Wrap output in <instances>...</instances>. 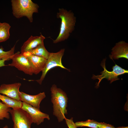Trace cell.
I'll list each match as a JSON object with an SVG mask.
<instances>
[{
  "label": "cell",
  "instance_id": "cell-19",
  "mask_svg": "<svg viewBox=\"0 0 128 128\" xmlns=\"http://www.w3.org/2000/svg\"><path fill=\"white\" fill-rule=\"evenodd\" d=\"M15 45L7 51H4L3 48L0 47V60L8 59H10V57L14 54Z\"/></svg>",
  "mask_w": 128,
  "mask_h": 128
},
{
  "label": "cell",
  "instance_id": "cell-18",
  "mask_svg": "<svg viewBox=\"0 0 128 128\" xmlns=\"http://www.w3.org/2000/svg\"><path fill=\"white\" fill-rule=\"evenodd\" d=\"M99 123L93 120L88 119L85 121L77 122L75 124L77 127H87L92 128H98Z\"/></svg>",
  "mask_w": 128,
  "mask_h": 128
},
{
  "label": "cell",
  "instance_id": "cell-11",
  "mask_svg": "<svg viewBox=\"0 0 128 128\" xmlns=\"http://www.w3.org/2000/svg\"><path fill=\"white\" fill-rule=\"evenodd\" d=\"M19 94L21 101L39 110L41 101L46 97L44 92L35 95H31L20 91Z\"/></svg>",
  "mask_w": 128,
  "mask_h": 128
},
{
  "label": "cell",
  "instance_id": "cell-6",
  "mask_svg": "<svg viewBox=\"0 0 128 128\" xmlns=\"http://www.w3.org/2000/svg\"><path fill=\"white\" fill-rule=\"evenodd\" d=\"M9 113L14 122L13 128H31L32 119L25 111L20 108L11 109Z\"/></svg>",
  "mask_w": 128,
  "mask_h": 128
},
{
  "label": "cell",
  "instance_id": "cell-22",
  "mask_svg": "<svg viewBox=\"0 0 128 128\" xmlns=\"http://www.w3.org/2000/svg\"><path fill=\"white\" fill-rule=\"evenodd\" d=\"M8 60L9 59H7L0 60V67L6 66L5 64V62Z\"/></svg>",
  "mask_w": 128,
  "mask_h": 128
},
{
  "label": "cell",
  "instance_id": "cell-24",
  "mask_svg": "<svg viewBox=\"0 0 128 128\" xmlns=\"http://www.w3.org/2000/svg\"><path fill=\"white\" fill-rule=\"evenodd\" d=\"M3 128H8V127L7 125H6Z\"/></svg>",
  "mask_w": 128,
  "mask_h": 128
},
{
  "label": "cell",
  "instance_id": "cell-4",
  "mask_svg": "<svg viewBox=\"0 0 128 128\" xmlns=\"http://www.w3.org/2000/svg\"><path fill=\"white\" fill-rule=\"evenodd\" d=\"M106 58L103 59L100 64L104 69V70L101 72V74L97 75L93 74L91 78L93 79H97L99 80L95 87L96 88L99 87L100 83L102 80L104 78H106L108 81L109 80L110 83H111L114 81L119 79V78L118 77V76L128 73V70L122 68L115 64V65L112 67V71H108L106 68Z\"/></svg>",
  "mask_w": 128,
  "mask_h": 128
},
{
  "label": "cell",
  "instance_id": "cell-13",
  "mask_svg": "<svg viewBox=\"0 0 128 128\" xmlns=\"http://www.w3.org/2000/svg\"><path fill=\"white\" fill-rule=\"evenodd\" d=\"M45 39V37L41 34L39 36H31L21 46V53L23 54L26 53L39 44L44 43Z\"/></svg>",
  "mask_w": 128,
  "mask_h": 128
},
{
  "label": "cell",
  "instance_id": "cell-21",
  "mask_svg": "<svg viewBox=\"0 0 128 128\" xmlns=\"http://www.w3.org/2000/svg\"><path fill=\"white\" fill-rule=\"evenodd\" d=\"M98 128H115L111 125L104 122H99Z\"/></svg>",
  "mask_w": 128,
  "mask_h": 128
},
{
  "label": "cell",
  "instance_id": "cell-5",
  "mask_svg": "<svg viewBox=\"0 0 128 128\" xmlns=\"http://www.w3.org/2000/svg\"><path fill=\"white\" fill-rule=\"evenodd\" d=\"M65 51V49L63 48L56 52L50 53L47 59L46 65L42 71V74L40 78L35 80L40 85L41 84L48 71L54 68L59 67L70 71L69 69L66 68L63 65L62 62V59Z\"/></svg>",
  "mask_w": 128,
  "mask_h": 128
},
{
  "label": "cell",
  "instance_id": "cell-16",
  "mask_svg": "<svg viewBox=\"0 0 128 128\" xmlns=\"http://www.w3.org/2000/svg\"><path fill=\"white\" fill-rule=\"evenodd\" d=\"M11 27L8 23L0 22V43L5 41L9 38Z\"/></svg>",
  "mask_w": 128,
  "mask_h": 128
},
{
  "label": "cell",
  "instance_id": "cell-12",
  "mask_svg": "<svg viewBox=\"0 0 128 128\" xmlns=\"http://www.w3.org/2000/svg\"><path fill=\"white\" fill-rule=\"evenodd\" d=\"M23 54L26 57L30 64L33 74H37L42 71L46 65V59L31 54L28 52Z\"/></svg>",
  "mask_w": 128,
  "mask_h": 128
},
{
  "label": "cell",
  "instance_id": "cell-15",
  "mask_svg": "<svg viewBox=\"0 0 128 128\" xmlns=\"http://www.w3.org/2000/svg\"><path fill=\"white\" fill-rule=\"evenodd\" d=\"M28 52L33 55L43 57L47 59L50 53L46 49L44 43L39 44Z\"/></svg>",
  "mask_w": 128,
  "mask_h": 128
},
{
  "label": "cell",
  "instance_id": "cell-3",
  "mask_svg": "<svg viewBox=\"0 0 128 128\" xmlns=\"http://www.w3.org/2000/svg\"><path fill=\"white\" fill-rule=\"evenodd\" d=\"M12 13L17 18L26 17L30 23L33 21V15L38 13L39 6L31 0H11Z\"/></svg>",
  "mask_w": 128,
  "mask_h": 128
},
{
  "label": "cell",
  "instance_id": "cell-7",
  "mask_svg": "<svg viewBox=\"0 0 128 128\" xmlns=\"http://www.w3.org/2000/svg\"><path fill=\"white\" fill-rule=\"evenodd\" d=\"M10 59L12 62L8 64V66L15 67L27 74L32 75L33 74L30 64L23 54L18 52L11 56Z\"/></svg>",
  "mask_w": 128,
  "mask_h": 128
},
{
  "label": "cell",
  "instance_id": "cell-20",
  "mask_svg": "<svg viewBox=\"0 0 128 128\" xmlns=\"http://www.w3.org/2000/svg\"><path fill=\"white\" fill-rule=\"evenodd\" d=\"M64 119L69 128H77V127L73 121V118H71L70 119L65 118Z\"/></svg>",
  "mask_w": 128,
  "mask_h": 128
},
{
  "label": "cell",
  "instance_id": "cell-17",
  "mask_svg": "<svg viewBox=\"0 0 128 128\" xmlns=\"http://www.w3.org/2000/svg\"><path fill=\"white\" fill-rule=\"evenodd\" d=\"M11 109L10 108L1 102L0 100V120H3L5 118L9 119V113Z\"/></svg>",
  "mask_w": 128,
  "mask_h": 128
},
{
  "label": "cell",
  "instance_id": "cell-14",
  "mask_svg": "<svg viewBox=\"0 0 128 128\" xmlns=\"http://www.w3.org/2000/svg\"><path fill=\"white\" fill-rule=\"evenodd\" d=\"M0 100L2 102L13 109L21 108L22 102L17 101L4 95L0 94Z\"/></svg>",
  "mask_w": 128,
  "mask_h": 128
},
{
  "label": "cell",
  "instance_id": "cell-2",
  "mask_svg": "<svg viewBox=\"0 0 128 128\" xmlns=\"http://www.w3.org/2000/svg\"><path fill=\"white\" fill-rule=\"evenodd\" d=\"M51 101L53 104V115L57 118L59 122L63 121L67 114L66 109L68 98L66 93L61 88L53 84L50 89Z\"/></svg>",
  "mask_w": 128,
  "mask_h": 128
},
{
  "label": "cell",
  "instance_id": "cell-23",
  "mask_svg": "<svg viewBox=\"0 0 128 128\" xmlns=\"http://www.w3.org/2000/svg\"><path fill=\"white\" fill-rule=\"evenodd\" d=\"M116 128H128V127H124V126H122V127H119Z\"/></svg>",
  "mask_w": 128,
  "mask_h": 128
},
{
  "label": "cell",
  "instance_id": "cell-9",
  "mask_svg": "<svg viewBox=\"0 0 128 128\" xmlns=\"http://www.w3.org/2000/svg\"><path fill=\"white\" fill-rule=\"evenodd\" d=\"M21 85V83L19 82L3 84L0 86V94L17 101H21L19 89Z\"/></svg>",
  "mask_w": 128,
  "mask_h": 128
},
{
  "label": "cell",
  "instance_id": "cell-10",
  "mask_svg": "<svg viewBox=\"0 0 128 128\" xmlns=\"http://www.w3.org/2000/svg\"><path fill=\"white\" fill-rule=\"evenodd\" d=\"M111 50L109 56L113 61V59H118L121 58L128 59V44L125 41H121L116 43Z\"/></svg>",
  "mask_w": 128,
  "mask_h": 128
},
{
  "label": "cell",
  "instance_id": "cell-1",
  "mask_svg": "<svg viewBox=\"0 0 128 128\" xmlns=\"http://www.w3.org/2000/svg\"><path fill=\"white\" fill-rule=\"evenodd\" d=\"M56 17L61 20L60 31L57 38L53 40L56 44L67 39L74 31L76 18L71 10L68 11L63 8H59Z\"/></svg>",
  "mask_w": 128,
  "mask_h": 128
},
{
  "label": "cell",
  "instance_id": "cell-8",
  "mask_svg": "<svg viewBox=\"0 0 128 128\" xmlns=\"http://www.w3.org/2000/svg\"><path fill=\"white\" fill-rule=\"evenodd\" d=\"M25 111L30 115L32 123L38 125L43 122L45 119L49 120L50 118L48 114L41 112L38 109L24 102H22L21 108Z\"/></svg>",
  "mask_w": 128,
  "mask_h": 128
}]
</instances>
